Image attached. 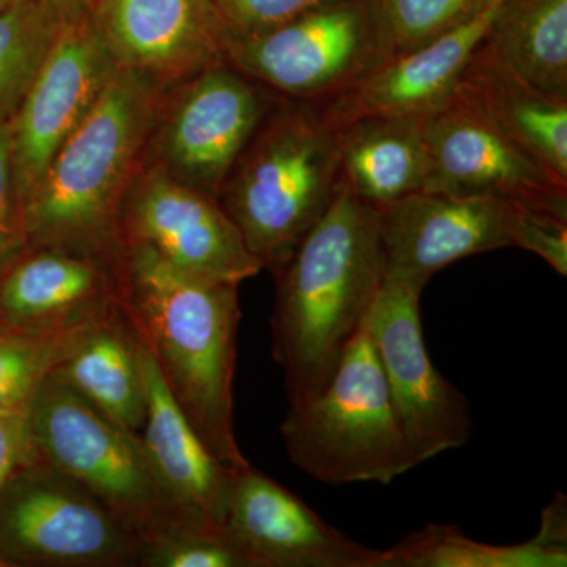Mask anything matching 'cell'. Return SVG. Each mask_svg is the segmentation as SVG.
<instances>
[{
  "label": "cell",
  "mask_w": 567,
  "mask_h": 567,
  "mask_svg": "<svg viewBox=\"0 0 567 567\" xmlns=\"http://www.w3.org/2000/svg\"><path fill=\"white\" fill-rule=\"evenodd\" d=\"M112 271L123 312L194 431L224 465L248 466L235 436L237 284L185 274L145 245H121Z\"/></svg>",
  "instance_id": "obj_1"
},
{
  "label": "cell",
  "mask_w": 567,
  "mask_h": 567,
  "mask_svg": "<svg viewBox=\"0 0 567 567\" xmlns=\"http://www.w3.org/2000/svg\"><path fill=\"white\" fill-rule=\"evenodd\" d=\"M271 353L289 405L333 375L383 286L379 212L341 181L333 204L275 276Z\"/></svg>",
  "instance_id": "obj_2"
},
{
  "label": "cell",
  "mask_w": 567,
  "mask_h": 567,
  "mask_svg": "<svg viewBox=\"0 0 567 567\" xmlns=\"http://www.w3.org/2000/svg\"><path fill=\"white\" fill-rule=\"evenodd\" d=\"M167 92L144 74L115 66L25 204L28 248L69 249L112 265L121 251L123 199L147 163Z\"/></svg>",
  "instance_id": "obj_3"
},
{
  "label": "cell",
  "mask_w": 567,
  "mask_h": 567,
  "mask_svg": "<svg viewBox=\"0 0 567 567\" xmlns=\"http://www.w3.org/2000/svg\"><path fill=\"white\" fill-rule=\"evenodd\" d=\"M339 183L338 130L322 104L295 102L270 111L218 200L252 256L276 276L333 204Z\"/></svg>",
  "instance_id": "obj_4"
},
{
  "label": "cell",
  "mask_w": 567,
  "mask_h": 567,
  "mask_svg": "<svg viewBox=\"0 0 567 567\" xmlns=\"http://www.w3.org/2000/svg\"><path fill=\"white\" fill-rule=\"evenodd\" d=\"M281 435L290 462L327 486L390 484L417 466L364 328L347 346L327 385L289 405Z\"/></svg>",
  "instance_id": "obj_5"
},
{
  "label": "cell",
  "mask_w": 567,
  "mask_h": 567,
  "mask_svg": "<svg viewBox=\"0 0 567 567\" xmlns=\"http://www.w3.org/2000/svg\"><path fill=\"white\" fill-rule=\"evenodd\" d=\"M25 415L37 457L87 488L142 548L173 533L199 529L164 491L141 435L114 423L54 372L41 383Z\"/></svg>",
  "instance_id": "obj_6"
},
{
  "label": "cell",
  "mask_w": 567,
  "mask_h": 567,
  "mask_svg": "<svg viewBox=\"0 0 567 567\" xmlns=\"http://www.w3.org/2000/svg\"><path fill=\"white\" fill-rule=\"evenodd\" d=\"M383 282L424 290L447 265L520 248L567 274V218L494 196L417 192L379 208Z\"/></svg>",
  "instance_id": "obj_7"
},
{
  "label": "cell",
  "mask_w": 567,
  "mask_h": 567,
  "mask_svg": "<svg viewBox=\"0 0 567 567\" xmlns=\"http://www.w3.org/2000/svg\"><path fill=\"white\" fill-rule=\"evenodd\" d=\"M390 61L374 0H324L292 20L230 37L226 62L293 102L324 103Z\"/></svg>",
  "instance_id": "obj_8"
},
{
  "label": "cell",
  "mask_w": 567,
  "mask_h": 567,
  "mask_svg": "<svg viewBox=\"0 0 567 567\" xmlns=\"http://www.w3.org/2000/svg\"><path fill=\"white\" fill-rule=\"evenodd\" d=\"M141 555V540L96 496L40 457L0 491L7 567H134Z\"/></svg>",
  "instance_id": "obj_9"
},
{
  "label": "cell",
  "mask_w": 567,
  "mask_h": 567,
  "mask_svg": "<svg viewBox=\"0 0 567 567\" xmlns=\"http://www.w3.org/2000/svg\"><path fill=\"white\" fill-rule=\"evenodd\" d=\"M270 111V100L256 81L229 62L216 63L166 93L147 162L218 199Z\"/></svg>",
  "instance_id": "obj_10"
},
{
  "label": "cell",
  "mask_w": 567,
  "mask_h": 567,
  "mask_svg": "<svg viewBox=\"0 0 567 567\" xmlns=\"http://www.w3.org/2000/svg\"><path fill=\"white\" fill-rule=\"evenodd\" d=\"M423 290L383 282L363 328L379 354L399 425L417 465L473 435L468 399L432 363L421 324Z\"/></svg>",
  "instance_id": "obj_11"
},
{
  "label": "cell",
  "mask_w": 567,
  "mask_h": 567,
  "mask_svg": "<svg viewBox=\"0 0 567 567\" xmlns=\"http://www.w3.org/2000/svg\"><path fill=\"white\" fill-rule=\"evenodd\" d=\"M121 245H145L185 274L237 284L264 270L216 197L147 162L118 215Z\"/></svg>",
  "instance_id": "obj_12"
},
{
  "label": "cell",
  "mask_w": 567,
  "mask_h": 567,
  "mask_svg": "<svg viewBox=\"0 0 567 567\" xmlns=\"http://www.w3.org/2000/svg\"><path fill=\"white\" fill-rule=\"evenodd\" d=\"M114 70L89 11L71 14L11 118L14 175L22 207L55 153L99 102Z\"/></svg>",
  "instance_id": "obj_13"
},
{
  "label": "cell",
  "mask_w": 567,
  "mask_h": 567,
  "mask_svg": "<svg viewBox=\"0 0 567 567\" xmlns=\"http://www.w3.org/2000/svg\"><path fill=\"white\" fill-rule=\"evenodd\" d=\"M421 125L431 164L427 192L494 196L567 218V183L468 104L454 96Z\"/></svg>",
  "instance_id": "obj_14"
},
{
  "label": "cell",
  "mask_w": 567,
  "mask_h": 567,
  "mask_svg": "<svg viewBox=\"0 0 567 567\" xmlns=\"http://www.w3.org/2000/svg\"><path fill=\"white\" fill-rule=\"evenodd\" d=\"M89 14L115 66L163 87L226 61L230 33L213 0H92Z\"/></svg>",
  "instance_id": "obj_15"
},
{
  "label": "cell",
  "mask_w": 567,
  "mask_h": 567,
  "mask_svg": "<svg viewBox=\"0 0 567 567\" xmlns=\"http://www.w3.org/2000/svg\"><path fill=\"white\" fill-rule=\"evenodd\" d=\"M223 535L252 567H383L385 551L331 527L251 464L235 472Z\"/></svg>",
  "instance_id": "obj_16"
},
{
  "label": "cell",
  "mask_w": 567,
  "mask_h": 567,
  "mask_svg": "<svg viewBox=\"0 0 567 567\" xmlns=\"http://www.w3.org/2000/svg\"><path fill=\"white\" fill-rule=\"evenodd\" d=\"M133 324V323H132ZM145 386L142 445L159 483L193 527L221 533L235 470L213 456L175 402L151 347L134 327Z\"/></svg>",
  "instance_id": "obj_17"
},
{
  "label": "cell",
  "mask_w": 567,
  "mask_h": 567,
  "mask_svg": "<svg viewBox=\"0 0 567 567\" xmlns=\"http://www.w3.org/2000/svg\"><path fill=\"white\" fill-rule=\"evenodd\" d=\"M502 3L496 0L456 31L390 59L349 91L320 103L324 117L338 130L368 115L424 118L446 106Z\"/></svg>",
  "instance_id": "obj_18"
},
{
  "label": "cell",
  "mask_w": 567,
  "mask_h": 567,
  "mask_svg": "<svg viewBox=\"0 0 567 567\" xmlns=\"http://www.w3.org/2000/svg\"><path fill=\"white\" fill-rule=\"evenodd\" d=\"M118 305L112 265L69 249L25 248L0 271V322L66 330L96 322Z\"/></svg>",
  "instance_id": "obj_19"
},
{
  "label": "cell",
  "mask_w": 567,
  "mask_h": 567,
  "mask_svg": "<svg viewBox=\"0 0 567 567\" xmlns=\"http://www.w3.org/2000/svg\"><path fill=\"white\" fill-rule=\"evenodd\" d=\"M454 96L567 183V102L537 91L496 61L483 43L470 59Z\"/></svg>",
  "instance_id": "obj_20"
},
{
  "label": "cell",
  "mask_w": 567,
  "mask_h": 567,
  "mask_svg": "<svg viewBox=\"0 0 567 567\" xmlns=\"http://www.w3.org/2000/svg\"><path fill=\"white\" fill-rule=\"evenodd\" d=\"M338 137L341 181L377 210L427 186L421 118L368 115L338 128Z\"/></svg>",
  "instance_id": "obj_21"
},
{
  "label": "cell",
  "mask_w": 567,
  "mask_h": 567,
  "mask_svg": "<svg viewBox=\"0 0 567 567\" xmlns=\"http://www.w3.org/2000/svg\"><path fill=\"white\" fill-rule=\"evenodd\" d=\"M54 374L126 431L145 423L144 375L132 322L121 303L92 324Z\"/></svg>",
  "instance_id": "obj_22"
},
{
  "label": "cell",
  "mask_w": 567,
  "mask_h": 567,
  "mask_svg": "<svg viewBox=\"0 0 567 567\" xmlns=\"http://www.w3.org/2000/svg\"><path fill=\"white\" fill-rule=\"evenodd\" d=\"M566 511V496H557L544 509L537 535L511 546L480 543L450 525H427L385 548L383 567H565Z\"/></svg>",
  "instance_id": "obj_23"
},
{
  "label": "cell",
  "mask_w": 567,
  "mask_h": 567,
  "mask_svg": "<svg viewBox=\"0 0 567 567\" xmlns=\"http://www.w3.org/2000/svg\"><path fill=\"white\" fill-rule=\"evenodd\" d=\"M483 47L537 91L567 102V0H503Z\"/></svg>",
  "instance_id": "obj_24"
},
{
  "label": "cell",
  "mask_w": 567,
  "mask_h": 567,
  "mask_svg": "<svg viewBox=\"0 0 567 567\" xmlns=\"http://www.w3.org/2000/svg\"><path fill=\"white\" fill-rule=\"evenodd\" d=\"M69 17L58 0H13L0 11V125L17 114Z\"/></svg>",
  "instance_id": "obj_25"
},
{
  "label": "cell",
  "mask_w": 567,
  "mask_h": 567,
  "mask_svg": "<svg viewBox=\"0 0 567 567\" xmlns=\"http://www.w3.org/2000/svg\"><path fill=\"white\" fill-rule=\"evenodd\" d=\"M93 323L33 330L0 322V416L28 410L41 383Z\"/></svg>",
  "instance_id": "obj_26"
},
{
  "label": "cell",
  "mask_w": 567,
  "mask_h": 567,
  "mask_svg": "<svg viewBox=\"0 0 567 567\" xmlns=\"http://www.w3.org/2000/svg\"><path fill=\"white\" fill-rule=\"evenodd\" d=\"M496 0H374L390 59L456 31Z\"/></svg>",
  "instance_id": "obj_27"
},
{
  "label": "cell",
  "mask_w": 567,
  "mask_h": 567,
  "mask_svg": "<svg viewBox=\"0 0 567 567\" xmlns=\"http://www.w3.org/2000/svg\"><path fill=\"white\" fill-rule=\"evenodd\" d=\"M140 566L252 567V563L219 533L185 529L144 546Z\"/></svg>",
  "instance_id": "obj_28"
},
{
  "label": "cell",
  "mask_w": 567,
  "mask_h": 567,
  "mask_svg": "<svg viewBox=\"0 0 567 567\" xmlns=\"http://www.w3.org/2000/svg\"><path fill=\"white\" fill-rule=\"evenodd\" d=\"M28 248L24 207L14 175L11 122L0 125V271Z\"/></svg>",
  "instance_id": "obj_29"
},
{
  "label": "cell",
  "mask_w": 567,
  "mask_h": 567,
  "mask_svg": "<svg viewBox=\"0 0 567 567\" xmlns=\"http://www.w3.org/2000/svg\"><path fill=\"white\" fill-rule=\"evenodd\" d=\"M230 37L267 31L319 6L324 0H213Z\"/></svg>",
  "instance_id": "obj_30"
},
{
  "label": "cell",
  "mask_w": 567,
  "mask_h": 567,
  "mask_svg": "<svg viewBox=\"0 0 567 567\" xmlns=\"http://www.w3.org/2000/svg\"><path fill=\"white\" fill-rule=\"evenodd\" d=\"M25 413L28 410L0 416V491L22 465L37 456Z\"/></svg>",
  "instance_id": "obj_31"
},
{
  "label": "cell",
  "mask_w": 567,
  "mask_h": 567,
  "mask_svg": "<svg viewBox=\"0 0 567 567\" xmlns=\"http://www.w3.org/2000/svg\"><path fill=\"white\" fill-rule=\"evenodd\" d=\"M62 9L70 14H80L91 9L92 0H58Z\"/></svg>",
  "instance_id": "obj_32"
},
{
  "label": "cell",
  "mask_w": 567,
  "mask_h": 567,
  "mask_svg": "<svg viewBox=\"0 0 567 567\" xmlns=\"http://www.w3.org/2000/svg\"><path fill=\"white\" fill-rule=\"evenodd\" d=\"M11 2H13V0H0V11L7 9V7H9Z\"/></svg>",
  "instance_id": "obj_33"
},
{
  "label": "cell",
  "mask_w": 567,
  "mask_h": 567,
  "mask_svg": "<svg viewBox=\"0 0 567 567\" xmlns=\"http://www.w3.org/2000/svg\"><path fill=\"white\" fill-rule=\"evenodd\" d=\"M0 567H7L6 563L2 561V558H0Z\"/></svg>",
  "instance_id": "obj_34"
}]
</instances>
